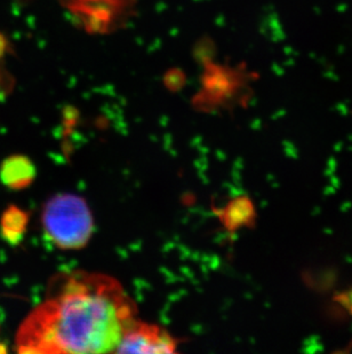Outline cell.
I'll return each mask as SVG.
<instances>
[{"instance_id":"7c38bea8","label":"cell","mask_w":352,"mask_h":354,"mask_svg":"<svg viewBox=\"0 0 352 354\" xmlns=\"http://www.w3.org/2000/svg\"><path fill=\"white\" fill-rule=\"evenodd\" d=\"M10 50H12V45L10 39L6 37V35L0 31V60L3 59L6 54L10 53Z\"/></svg>"},{"instance_id":"5b68a950","label":"cell","mask_w":352,"mask_h":354,"mask_svg":"<svg viewBox=\"0 0 352 354\" xmlns=\"http://www.w3.org/2000/svg\"><path fill=\"white\" fill-rule=\"evenodd\" d=\"M204 95L219 104L233 100L243 85L239 71L217 66L213 61L204 64Z\"/></svg>"},{"instance_id":"9c48e42d","label":"cell","mask_w":352,"mask_h":354,"mask_svg":"<svg viewBox=\"0 0 352 354\" xmlns=\"http://www.w3.org/2000/svg\"><path fill=\"white\" fill-rule=\"evenodd\" d=\"M165 85L170 91H179L186 83V75L179 69H170L164 78Z\"/></svg>"},{"instance_id":"8992f818","label":"cell","mask_w":352,"mask_h":354,"mask_svg":"<svg viewBox=\"0 0 352 354\" xmlns=\"http://www.w3.org/2000/svg\"><path fill=\"white\" fill-rule=\"evenodd\" d=\"M36 167L24 155H12L0 165V180L12 191H22L34 183Z\"/></svg>"},{"instance_id":"52a82bcc","label":"cell","mask_w":352,"mask_h":354,"mask_svg":"<svg viewBox=\"0 0 352 354\" xmlns=\"http://www.w3.org/2000/svg\"><path fill=\"white\" fill-rule=\"evenodd\" d=\"M221 219L226 230L231 232L243 227H252L255 225V207L249 197H237L224 207L221 212Z\"/></svg>"},{"instance_id":"277c9868","label":"cell","mask_w":352,"mask_h":354,"mask_svg":"<svg viewBox=\"0 0 352 354\" xmlns=\"http://www.w3.org/2000/svg\"><path fill=\"white\" fill-rule=\"evenodd\" d=\"M176 342L166 331L153 324L134 320L127 328L118 353H173Z\"/></svg>"},{"instance_id":"ba28073f","label":"cell","mask_w":352,"mask_h":354,"mask_svg":"<svg viewBox=\"0 0 352 354\" xmlns=\"http://www.w3.org/2000/svg\"><path fill=\"white\" fill-rule=\"evenodd\" d=\"M29 224V214L10 204L0 218V236L7 244L17 245L23 240Z\"/></svg>"},{"instance_id":"30bf717a","label":"cell","mask_w":352,"mask_h":354,"mask_svg":"<svg viewBox=\"0 0 352 354\" xmlns=\"http://www.w3.org/2000/svg\"><path fill=\"white\" fill-rule=\"evenodd\" d=\"M14 80L5 68L0 66V101L10 95L13 90Z\"/></svg>"},{"instance_id":"4fadbf2b","label":"cell","mask_w":352,"mask_h":354,"mask_svg":"<svg viewBox=\"0 0 352 354\" xmlns=\"http://www.w3.org/2000/svg\"><path fill=\"white\" fill-rule=\"evenodd\" d=\"M8 352V348H7V345L3 344L0 342V354H6Z\"/></svg>"},{"instance_id":"7a4b0ae2","label":"cell","mask_w":352,"mask_h":354,"mask_svg":"<svg viewBox=\"0 0 352 354\" xmlns=\"http://www.w3.org/2000/svg\"><path fill=\"white\" fill-rule=\"evenodd\" d=\"M47 239L60 249L85 247L93 234V216L86 201L73 194H59L47 201L41 214Z\"/></svg>"},{"instance_id":"8fae6325","label":"cell","mask_w":352,"mask_h":354,"mask_svg":"<svg viewBox=\"0 0 352 354\" xmlns=\"http://www.w3.org/2000/svg\"><path fill=\"white\" fill-rule=\"evenodd\" d=\"M212 41H205L202 40L199 43L197 44L196 48H195V57L197 60L200 61L202 64H206L208 62H212L210 57H212Z\"/></svg>"},{"instance_id":"3957f363","label":"cell","mask_w":352,"mask_h":354,"mask_svg":"<svg viewBox=\"0 0 352 354\" xmlns=\"http://www.w3.org/2000/svg\"><path fill=\"white\" fill-rule=\"evenodd\" d=\"M83 28L93 34H106L124 24L132 8L130 0H63Z\"/></svg>"},{"instance_id":"6da1fadb","label":"cell","mask_w":352,"mask_h":354,"mask_svg":"<svg viewBox=\"0 0 352 354\" xmlns=\"http://www.w3.org/2000/svg\"><path fill=\"white\" fill-rule=\"evenodd\" d=\"M133 301L113 277L75 272L31 312L17 335L19 353L117 352L135 320Z\"/></svg>"},{"instance_id":"5bb4252c","label":"cell","mask_w":352,"mask_h":354,"mask_svg":"<svg viewBox=\"0 0 352 354\" xmlns=\"http://www.w3.org/2000/svg\"><path fill=\"white\" fill-rule=\"evenodd\" d=\"M348 311H349L350 315H352V305H350V308L349 310H348Z\"/></svg>"}]
</instances>
